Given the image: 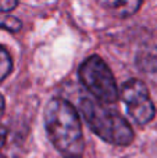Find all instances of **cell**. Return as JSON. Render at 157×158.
<instances>
[{
    "mask_svg": "<svg viewBox=\"0 0 157 158\" xmlns=\"http://www.w3.org/2000/svg\"><path fill=\"white\" fill-rule=\"evenodd\" d=\"M97 3L117 18L134 15L142 6V0H97Z\"/></svg>",
    "mask_w": 157,
    "mask_h": 158,
    "instance_id": "5b68a950",
    "label": "cell"
},
{
    "mask_svg": "<svg viewBox=\"0 0 157 158\" xmlns=\"http://www.w3.org/2000/svg\"><path fill=\"white\" fill-rule=\"evenodd\" d=\"M6 139H7V129L0 126V148L6 144Z\"/></svg>",
    "mask_w": 157,
    "mask_h": 158,
    "instance_id": "9c48e42d",
    "label": "cell"
},
{
    "mask_svg": "<svg viewBox=\"0 0 157 158\" xmlns=\"http://www.w3.org/2000/svg\"><path fill=\"white\" fill-rule=\"evenodd\" d=\"M121 100L128 114L139 125H146L155 118L156 108L146 85L139 79H129L121 89Z\"/></svg>",
    "mask_w": 157,
    "mask_h": 158,
    "instance_id": "277c9868",
    "label": "cell"
},
{
    "mask_svg": "<svg viewBox=\"0 0 157 158\" xmlns=\"http://www.w3.org/2000/svg\"><path fill=\"white\" fill-rule=\"evenodd\" d=\"M45 128L50 142L64 157H79L83 153L82 126L71 103L64 98L50 100L45 108Z\"/></svg>",
    "mask_w": 157,
    "mask_h": 158,
    "instance_id": "6da1fadb",
    "label": "cell"
},
{
    "mask_svg": "<svg viewBox=\"0 0 157 158\" xmlns=\"http://www.w3.org/2000/svg\"><path fill=\"white\" fill-rule=\"evenodd\" d=\"M79 110L89 128L104 142L114 146H128L134 142L135 135L132 128L117 111L92 98H82Z\"/></svg>",
    "mask_w": 157,
    "mask_h": 158,
    "instance_id": "7a4b0ae2",
    "label": "cell"
},
{
    "mask_svg": "<svg viewBox=\"0 0 157 158\" xmlns=\"http://www.w3.org/2000/svg\"><path fill=\"white\" fill-rule=\"evenodd\" d=\"M4 107H6V104H4V98H3V96L0 94V118L3 117V114H4Z\"/></svg>",
    "mask_w": 157,
    "mask_h": 158,
    "instance_id": "30bf717a",
    "label": "cell"
},
{
    "mask_svg": "<svg viewBox=\"0 0 157 158\" xmlns=\"http://www.w3.org/2000/svg\"><path fill=\"white\" fill-rule=\"evenodd\" d=\"M79 81L99 103L113 104L118 98V87L108 65L99 57L92 56L78 69Z\"/></svg>",
    "mask_w": 157,
    "mask_h": 158,
    "instance_id": "3957f363",
    "label": "cell"
},
{
    "mask_svg": "<svg viewBox=\"0 0 157 158\" xmlns=\"http://www.w3.org/2000/svg\"><path fill=\"white\" fill-rule=\"evenodd\" d=\"M18 4V0H0V13H6L14 10Z\"/></svg>",
    "mask_w": 157,
    "mask_h": 158,
    "instance_id": "ba28073f",
    "label": "cell"
},
{
    "mask_svg": "<svg viewBox=\"0 0 157 158\" xmlns=\"http://www.w3.org/2000/svg\"><path fill=\"white\" fill-rule=\"evenodd\" d=\"M64 158H79V157H64Z\"/></svg>",
    "mask_w": 157,
    "mask_h": 158,
    "instance_id": "8fae6325",
    "label": "cell"
},
{
    "mask_svg": "<svg viewBox=\"0 0 157 158\" xmlns=\"http://www.w3.org/2000/svg\"><path fill=\"white\" fill-rule=\"evenodd\" d=\"M22 24L18 18L13 15H8L6 13H0V28L3 29H7L10 32H18L21 29Z\"/></svg>",
    "mask_w": 157,
    "mask_h": 158,
    "instance_id": "52a82bcc",
    "label": "cell"
},
{
    "mask_svg": "<svg viewBox=\"0 0 157 158\" xmlns=\"http://www.w3.org/2000/svg\"><path fill=\"white\" fill-rule=\"evenodd\" d=\"M11 69H13V60L7 50L0 46V82H3L8 77Z\"/></svg>",
    "mask_w": 157,
    "mask_h": 158,
    "instance_id": "8992f818",
    "label": "cell"
}]
</instances>
